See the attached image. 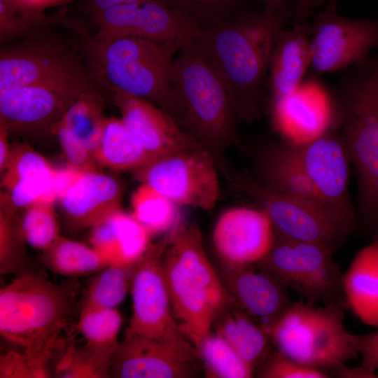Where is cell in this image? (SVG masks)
I'll return each instance as SVG.
<instances>
[{
    "instance_id": "5bb4252c",
    "label": "cell",
    "mask_w": 378,
    "mask_h": 378,
    "mask_svg": "<svg viewBox=\"0 0 378 378\" xmlns=\"http://www.w3.org/2000/svg\"><path fill=\"white\" fill-rule=\"evenodd\" d=\"M168 238L149 246L132 268V315L125 336L137 335L165 342L188 340L172 314L162 259Z\"/></svg>"
},
{
    "instance_id": "44dd1931",
    "label": "cell",
    "mask_w": 378,
    "mask_h": 378,
    "mask_svg": "<svg viewBox=\"0 0 378 378\" xmlns=\"http://www.w3.org/2000/svg\"><path fill=\"white\" fill-rule=\"evenodd\" d=\"M111 97L132 139L153 158L200 143L155 104L122 93Z\"/></svg>"
},
{
    "instance_id": "ac0fdd59",
    "label": "cell",
    "mask_w": 378,
    "mask_h": 378,
    "mask_svg": "<svg viewBox=\"0 0 378 378\" xmlns=\"http://www.w3.org/2000/svg\"><path fill=\"white\" fill-rule=\"evenodd\" d=\"M272 122L284 141L295 144L319 137L333 123L330 92L315 78L303 81L293 93L271 99Z\"/></svg>"
},
{
    "instance_id": "7c38bea8",
    "label": "cell",
    "mask_w": 378,
    "mask_h": 378,
    "mask_svg": "<svg viewBox=\"0 0 378 378\" xmlns=\"http://www.w3.org/2000/svg\"><path fill=\"white\" fill-rule=\"evenodd\" d=\"M93 84L88 72L1 92L0 121L11 134H52L69 106Z\"/></svg>"
},
{
    "instance_id": "484cf974",
    "label": "cell",
    "mask_w": 378,
    "mask_h": 378,
    "mask_svg": "<svg viewBox=\"0 0 378 378\" xmlns=\"http://www.w3.org/2000/svg\"><path fill=\"white\" fill-rule=\"evenodd\" d=\"M345 304L363 323L378 327V239L354 257L342 277Z\"/></svg>"
},
{
    "instance_id": "60d3db41",
    "label": "cell",
    "mask_w": 378,
    "mask_h": 378,
    "mask_svg": "<svg viewBox=\"0 0 378 378\" xmlns=\"http://www.w3.org/2000/svg\"><path fill=\"white\" fill-rule=\"evenodd\" d=\"M55 135L69 164L84 171L96 169L94 155L60 120L55 126Z\"/></svg>"
},
{
    "instance_id": "bcb514c9",
    "label": "cell",
    "mask_w": 378,
    "mask_h": 378,
    "mask_svg": "<svg viewBox=\"0 0 378 378\" xmlns=\"http://www.w3.org/2000/svg\"><path fill=\"white\" fill-rule=\"evenodd\" d=\"M15 8L32 14H44L48 9L81 0H4Z\"/></svg>"
},
{
    "instance_id": "ee69618b",
    "label": "cell",
    "mask_w": 378,
    "mask_h": 378,
    "mask_svg": "<svg viewBox=\"0 0 378 378\" xmlns=\"http://www.w3.org/2000/svg\"><path fill=\"white\" fill-rule=\"evenodd\" d=\"M361 365L372 372L378 370V327L371 332L358 335Z\"/></svg>"
},
{
    "instance_id": "836d02e7",
    "label": "cell",
    "mask_w": 378,
    "mask_h": 378,
    "mask_svg": "<svg viewBox=\"0 0 378 378\" xmlns=\"http://www.w3.org/2000/svg\"><path fill=\"white\" fill-rule=\"evenodd\" d=\"M17 213L0 209V274L21 275L40 272L26 250V241L20 233Z\"/></svg>"
},
{
    "instance_id": "f35d334b",
    "label": "cell",
    "mask_w": 378,
    "mask_h": 378,
    "mask_svg": "<svg viewBox=\"0 0 378 378\" xmlns=\"http://www.w3.org/2000/svg\"><path fill=\"white\" fill-rule=\"evenodd\" d=\"M61 15L32 14L19 10L4 0H0V41L6 43L14 40L36 35L38 31L55 23L66 24Z\"/></svg>"
},
{
    "instance_id": "f6af8a7d",
    "label": "cell",
    "mask_w": 378,
    "mask_h": 378,
    "mask_svg": "<svg viewBox=\"0 0 378 378\" xmlns=\"http://www.w3.org/2000/svg\"><path fill=\"white\" fill-rule=\"evenodd\" d=\"M85 172L86 171L69 164L64 167L55 168L52 186L57 201L63 197Z\"/></svg>"
},
{
    "instance_id": "8992f818",
    "label": "cell",
    "mask_w": 378,
    "mask_h": 378,
    "mask_svg": "<svg viewBox=\"0 0 378 378\" xmlns=\"http://www.w3.org/2000/svg\"><path fill=\"white\" fill-rule=\"evenodd\" d=\"M162 270L172 314L197 349L218 315L235 301L211 265L195 225L170 232Z\"/></svg>"
},
{
    "instance_id": "74e56055",
    "label": "cell",
    "mask_w": 378,
    "mask_h": 378,
    "mask_svg": "<svg viewBox=\"0 0 378 378\" xmlns=\"http://www.w3.org/2000/svg\"><path fill=\"white\" fill-rule=\"evenodd\" d=\"M170 8L194 20L201 29L237 15L245 0H160Z\"/></svg>"
},
{
    "instance_id": "9c48e42d",
    "label": "cell",
    "mask_w": 378,
    "mask_h": 378,
    "mask_svg": "<svg viewBox=\"0 0 378 378\" xmlns=\"http://www.w3.org/2000/svg\"><path fill=\"white\" fill-rule=\"evenodd\" d=\"M333 254L321 245L276 235L274 247L258 264L300 295L307 304L346 306L343 273Z\"/></svg>"
},
{
    "instance_id": "cb8c5ba5",
    "label": "cell",
    "mask_w": 378,
    "mask_h": 378,
    "mask_svg": "<svg viewBox=\"0 0 378 378\" xmlns=\"http://www.w3.org/2000/svg\"><path fill=\"white\" fill-rule=\"evenodd\" d=\"M311 60L309 23L304 21L291 29H281L275 39L268 66L271 99L295 91L302 83Z\"/></svg>"
},
{
    "instance_id": "2e32d148",
    "label": "cell",
    "mask_w": 378,
    "mask_h": 378,
    "mask_svg": "<svg viewBox=\"0 0 378 378\" xmlns=\"http://www.w3.org/2000/svg\"><path fill=\"white\" fill-rule=\"evenodd\" d=\"M88 72L71 48L53 38L36 34L0 50V93Z\"/></svg>"
},
{
    "instance_id": "d590c367",
    "label": "cell",
    "mask_w": 378,
    "mask_h": 378,
    "mask_svg": "<svg viewBox=\"0 0 378 378\" xmlns=\"http://www.w3.org/2000/svg\"><path fill=\"white\" fill-rule=\"evenodd\" d=\"M113 356L88 344H69L58 358L53 375L62 378H106L111 377Z\"/></svg>"
},
{
    "instance_id": "4316f807",
    "label": "cell",
    "mask_w": 378,
    "mask_h": 378,
    "mask_svg": "<svg viewBox=\"0 0 378 378\" xmlns=\"http://www.w3.org/2000/svg\"><path fill=\"white\" fill-rule=\"evenodd\" d=\"M213 326L216 333L225 340L255 370L271 352V341L267 333L236 303L223 311Z\"/></svg>"
},
{
    "instance_id": "52a82bcc",
    "label": "cell",
    "mask_w": 378,
    "mask_h": 378,
    "mask_svg": "<svg viewBox=\"0 0 378 378\" xmlns=\"http://www.w3.org/2000/svg\"><path fill=\"white\" fill-rule=\"evenodd\" d=\"M171 86L179 111V125L216 159L237 140V113L230 92L193 38L175 55Z\"/></svg>"
},
{
    "instance_id": "277c9868",
    "label": "cell",
    "mask_w": 378,
    "mask_h": 378,
    "mask_svg": "<svg viewBox=\"0 0 378 378\" xmlns=\"http://www.w3.org/2000/svg\"><path fill=\"white\" fill-rule=\"evenodd\" d=\"M77 288L54 283L41 271L15 276L1 288V335L21 349L39 378L52 377L48 365L74 314Z\"/></svg>"
},
{
    "instance_id": "f546056e",
    "label": "cell",
    "mask_w": 378,
    "mask_h": 378,
    "mask_svg": "<svg viewBox=\"0 0 378 378\" xmlns=\"http://www.w3.org/2000/svg\"><path fill=\"white\" fill-rule=\"evenodd\" d=\"M41 260L52 272L71 278L96 273L107 266L92 247L61 236L42 251Z\"/></svg>"
},
{
    "instance_id": "6da1fadb",
    "label": "cell",
    "mask_w": 378,
    "mask_h": 378,
    "mask_svg": "<svg viewBox=\"0 0 378 378\" xmlns=\"http://www.w3.org/2000/svg\"><path fill=\"white\" fill-rule=\"evenodd\" d=\"M295 4L274 10H245L209 27L193 38L225 83L239 120L260 116L264 78L279 32L293 20Z\"/></svg>"
},
{
    "instance_id": "ab89813d",
    "label": "cell",
    "mask_w": 378,
    "mask_h": 378,
    "mask_svg": "<svg viewBox=\"0 0 378 378\" xmlns=\"http://www.w3.org/2000/svg\"><path fill=\"white\" fill-rule=\"evenodd\" d=\"M258 375L262 378H327L326 371L303 365L278 350L271 351L258 368Z\"/></svg>"
},
{
    "instance_id": "1f68e13d",
    "label": "cell",
    "mask_w": 378,
    "mask_h": 378,
    "mask_svg": "<svg viewBox=\"0 0 378 378\" xmlns=\"http://www.w3.org/2000/svg\"><path fill=\"white\" fill-rule=\"evenodd\" d=\"M206 374L215 378H250L255 368L217 333L209 332L197 348Z\"/></svg>"
},
{
    "instance_id": "d6986e66",
    "label": "cell",
    "mask_w": 378,
    "mask_h": 378,
    "mask_svg": "<svg viewBox=\"0 0 378 378\" xmlns=\"http://www.w3.org/2000/svg\"><path fill=\"white\" fill-rule=\"evenodd\" d=\"M276 234L262 209H230L218 219L213 232L214 246L225 263L255 264L274 247Z\"/></svg>"
},
{
    "instance_id": "30bf717a",
    "label": "cell",
    "mask_w": 378,
    "mask_h": 378,
    "mask_svg": "<svg viewBox=\"0 0 378 378\" xmlns=\"http://www.w3.org/2000/svg\"><path fill=\"white\" fill-rule=\"evenodd\" d=\"M229 178L234 189L266 213L277 236L316 244L335 253L351 234L324 211L304 200L271 189L246 175Z\"/></svg>"
},
{
    "instance_id": "c3c4849f",
    "label": "cell",
    "mask_w": 378,
    "mask_h": 378,
    "mask_svg": "<svg viewBox=\"0 0 378 378\" xmlns=\"http://www.w3.org/2000/svg\"><path fill=\"white\" fill-rule=\"evenodd\" d=\"M9 132L6 125L0 121V172L2 174L10 160L13 147L9 143Z\"/></svg>"
},
{
    "instance_id": "8fae6325",
    "label": "cell",
    "mask_w": 378,
    "mask_h": 378,
    "mask_svg": "<svg viewBox=\"0 0 378 378\" xmlns=\"http://www.w3.org/2000/svg\"><path fill=\"white\" fill-rule=\"evenodd\" d=\"M134 172L177 205L210 210L219 197L216 162L201 143L155 158Z\"/></svg>"
},
{
    "instance_id": "ffe728a7",
    "label": "cell",
    "mask_w": 378,
    "mask_h": 378,
    "mask_svg": "<svg viewBox=\"0 0 378 378\" xmlns=\"http://www.w3.org/2000/svg\"><path fill=\"white\" fill-rule=\"evenodd\" d=\"M225 287L236 304L269 334L272 327L293 304L287 287L258 263L225 262ZM269 336V335H268Z\"/></svg>"
},
{
    "instance_id": "603a6c76",
    "label": "cell",
    "mask_w": 378,
    "mask_h": 378,
    "mask_svg": "<svg viewBox=\"0 0 378 378\" xmlns=\"http://www.w3.org/2000/svg\"><path fill=\"white\" fill-rule=\"evenodd\" d=\"M122 188L113 176L96 169L85 172L59 200L68 226L92 228L121 209Z\"/></svg>"
},
{
    "instance_id": "4fadbf2b",
    "label": "cell",
    "mask_w": 378,
    "mask_h": 378,
    "mask_svg": "<svg viewBox=\"0 0 378 378\" xmlns=\"http://www.w3.org/2000/svg\"><path fill=\"white\" fill-rule=\"evenodd\" d=\"M337 1H329L309 23L313 76L348 68L378 48V18H345Z\"/></svg>"
},
{
    "instance_id": "ba28073f",
    "label": "cell",
    "mask_w": 378,
    "mask_h": 378,
    "mask_svg": "<svg viewBox=\"0 0 378 378\" xmlns=\"http://www.w3.org/2000/svg\"><path fill=\"white\" fill-rule=\"evenodd\" d=\"M344 307L293 302L270 329V341L288 357L335 374L359 355L358 335L344 326Z\"/></svg>"
},
{
    "instance_id": "7bdbcfd3",
    "label": "cell",
    "mask_w": 378,
    "mask_h": 378,
    "mask_svg": "<svg viewBox=\"0 0 378 378\" xmlns=\"http://www.w3.org/2000/svg\"><path fill=\"white\" fill-rule=\"evenodd\" d=\"M263 6V9L274 10L290 4H295V13L293 18V24L316 14L330 0H258Z\"/></svg>"
},
{
    "instance_id": "d4e9b609",
    "label": "cell",
    "mask_w": 378,
    "mask_h": 378,
    "mask_svg": "<svg viewBox=\"0 0 378 378\" xmlns=\"http://www.w3.org/2000/svg\"><path fill=\"white\" fill-rule=\"evenodd\" d=\"M151 236L121 209L91 228L92 247L108 265L132 269L150 246Z\"/></svg>"
},
{
    "instance_id": "4dcf8cb0",
    "label": "cell",
    "mask_w": 378,
    "mask_h": 378,
    "mask_svg": "<svg viewBox=\"0 0 378 378\" xmlns=\"http://www.w3.org/2000/svg\"><path fill=\"white\" fill-rule=\"evenodd\" d=\"M176 205L151 186L141 183L132 195L131 214L152 237L171 232L178 226Z\"/></svg>"
},
{
    "instance_id": "9a60e30c",
    "label": "cell",
    "mask_w": 378,
    "mask_h": 378,
    "mask_svg": "<svg viewBox=\"0 0 378 378\" xmlns=\"http://www.w3.org/2000/svg\"><path fill=\"white\" fill-rule=\"evenodd\" d=\"M90 19L97 27L94 36L104 40L133 36L159 43L183 44L201 29L194 20L160 0L118 5Z\"/></svg>"
},
{
    "instance_id": "83f0119b",
    "label": "cell",
    "mask_w": 378,
    "mask_h": 378,
    "mask_svg": "<svg viewBox=\"0 0 378 378\" xmlns=\"http://www.w3.org/2000/svg\"><path fill=\"white\" fill-rule=\"evenodd\" d=\"M94 157L103 167L133 172L154 159L134 141L121 119L115 117H106Z\"/></svg>"
},
{
    "instance_id": "e575fe53",
    "label": "cell",
    "mask_w": 378,
    "mask_h": 378,
    "mask_svg": "<svg viewBox=\"0 0 378 378\" xmlns=\"http://www.w3.org/2000/svg\"><path fill=\"white\" fill-rule=\"evenodd\" d=\"M132 269L108 265L90 282L82 307L116 309L131 288Z\"/></svg>"
},
{
    "instance_id": "7a4b0ae2",
    "label": "cell",
    "mask_w": 378,
    "mask_h": 378,
    "mask_svg": "<svg viewBox=\"0 0 378 378\" xmlns=\"http://www.w3.org/2000/svg\"><path fill=\"white\" fill-rule=\"evenodd\" d=\"M349 155L342 135L328 130L313 141L274 144L260 157L256 178L324 211L340 225L356 230V211L348 192Z\"/></svg>"
},
{
    "instance_id": "5b68a950",
    "label": "cell",
    "mask_w": 378,
    "mask_h": 378,
    "mask_svg": "<svg viewBox=\"0 0 378 378\" xmlns=\"http://www.w3.org/2000/svg\"><path fill=\"white\" fill-rule=\"evenodd\" d=\"M80 43L86 68L98 88L146 99L178 122L171 71L182 43L133 36L104 40L86 34Z\"/></svg>"
},
{
    "instance_id": "8d00e7d4",
    "label": "cell",
    "mask_w": 378,
    "mask_h": 378,
    "mask_svg": "<svg viewBox=\"0 0 378 378\" xmlns=\"http://www.w3.org/2000/svg\"><path fill=\"white\" fill-rule=\"evenodd\" d=\"M23 211L17 216L20 233L31 247L46 249L59 236L54 204L36 202Z\"/></svg>"
},
{
    "instance_id": "b9f144b4",
    "label": "cell",
    "mask_w": 378,
    "mask_h": 378,
    "mask_svg": "<svg viewBox=\"0 0 378 378\" xmlns=\"http://www.w3.org/2000/svg\"><path fill=\"white\" fill-rule=\"evenodd\" d=\"M1 378H39L36 369L21 351H8L0 356Z\"/></svg>"
},
{
    "instance_id": "e0dca14e",
    "label": "cell",
    "mask_w": 378,
    "mask_h": 378,
    "mask_svg": "<svg viewBox=\"0 0 378 378\" xmlns=\"http://www.w3.org/2000/svg\"><path fill=\"white\" fill-rule=\"evenodd\" d=\"M197 349L188 340L165 342L125 336L112 358L111 375L118 378H186L196 374Z\"/></svg>"
},
{
    "instance_id": "7dc6e473",
    "label": "cell",
    "mask_w": 378,
    "mask_h": 378,
    "mask_svg": "<svg viewBox=\"0 0 378 378\" xmlns=\"http://www.w3.org/2000/svg\"><path fill=\"white\" fill-rule=\"evenodd\" d=\"M141 1L143 0H81V2L91 18L111 7Z\"/></svg>"
},
{
    "instance_id": "7402d4cb",
    "label": "cell",
    "mask_w": 378,
    "mask_h": 378,
    "mask_svg": "<svg viewBox=\"0 0 378 378\" xmlns=\"http://www.w3.org/2000/svg\"><path fill=\"white\" fill-rule=\"evenodd\" d=\"M55 168L26 144L13 147L8 164L2 173L1 208L18 213L36 202L54 204Z\"/></svg>"
},
{
    "instance_id": "f1b7e54d",
    "label": "cell",
    "mask_w": 378,
    "mask_h": 378,
    "mask_svg": "<svg viewBox=\"0 0 378 378\" xmlns=\"http://www.w3.org/2000/svg\"><path fill=\"white\" fill-rule=\"evenodd\" d=\"M104 112V97L93 84L74 102L60 120L94 156L99 147L106 118Z\"/></svg>"
},
{
    "instance_id": "3957f363",
    "label": "cell",
    "mask_w": 378,
    "mask_h": 378,
    "mask_svg": "<svg viewBox=\"0 0 378 378\" xmlns=\"http://www.w3.org/2000/svg\"><path fill=\"white\" fill-rule=\"evenodd\" d=\"M330 94L358 179L356 230L378 239V48L340 71Z\"/></svg>"
},
{
    "instance_id": "d6a6232c",
    "label": "cell",
    "mask_w": 378,
    "mask_h": 378,
    "mask_svg": "<svg viewBox=\"0 0 378 378\" xmlns=\"http://www.w3.org/2000/svg\"><path fill=\"white\" fill-rule=\"evenodd\" d=\"M122 317L117 309L81 307L78 327L93 349L113 356Z\"/></svg>"
}]
</instances>
